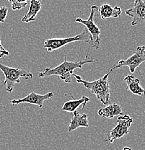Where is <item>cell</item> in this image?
<instances>
[{"label": "cell", "instance_id": "cell-19", "mask_svg": "<svg viewBox=\"0 0 145 150\" xmlns=\"http://www.w3.org/2000/svg\"><path fill=\"white\" fill-rule=\"evenodd\" d=\"M123 150H133V149H132V148L127 147V146H126V147H124V149H123Z\"/></svg>", "mask_w": 145, "mask_h": 150}, {"label": "cell", "instance_id": "cell-4", "mask_svg": "<svg viewBox=\"0 0 145 150\" xmlns=\"http://www.w3.org/2000/svg\"><path fill=\"white\" fill-rule=\"evenodd\" d=\"M96 11H98V7L95 5H93L90 8V16L87 20H83L80 18H77L75 21L81 23L86 27V29L90 34V43L93 48L98 49L100 44V30L96 25L94 22V17Z\"/></svg>", "mask_w": 145, "mask_h": 150}, {"label": "cell", "instance_id": "cell-8", "mask_svg": "<svg viewBox=\"0 0 145 150\" xmlns=\"http://www.w3.org/2000/svg\"><path fill=\"white\" fill-rule=\"evenodd\" d=\"M126 15L132 18L131 25L132 26L141 24L145 22V1L142 0H135L134 6L127 9Z\"/></svg>", "mask_w": 145, "mask_h": 150}, {"label": "cell", "instance_id": "cell-1", "mask_svg": "<svg viewBox=\"0 0 145 150\" xmlns=\"http://www.w3.org/2000/svg\"><path fill=\"white\" fill-rule=\"evenodd\" d=\"M95 62L93 58H89L88 54H87L85 60L78 61V62H69L67 61V54H65L64 62L61 64L54 68L47 67L45 69L44 71L39 72L38 75L40 77L43 78L50 76H59L62 81L65 83L69 84L71 82V75L74 74V71L77 69H82V66L85 64L93 63Z\"/></svg>", "mask_w": 145, "mask_h": 150}, {"label": "cell", "instance_id": "cell-17", "mask_svg": "<svg viewBox=\"0 0 145 150\" xmlns=\"http://www.w3.org/2000/svg\"><path fill=\"white\" fill-rule=\"evenodd\" d=\"M8 14V9L5 6H2L0 7V23H5L6 18Z\"/></svg>", "mask_w": 145, "mask_h": 150}, {"label": "cell", "instance_id": "cell-16", "mask_svg": "<svg viewBox=\"0 0 145 150\" xmlns=\"http://www.w3.org/2000/svg\"><path fill=\"white\" fill-rule=\"evenodd\" d=\"M10 2L12 3V9L13 10H20V9L25 8L28 4V2L25 1H12L10 0Z\"/></svg>", "mask_w": 145, "mask_h": 150}, {"label": "cell", "instance_id": "cell-7", "mask_svg": "<svg viewBox=\"0 0 145 150\" xmlns=\"http://www.w3.org/2000/svg\"><path fill=\"white\" fill-rule=\"evenodd\" d=\"M143 62H145V46H138L134 54L126 60H121L117 64L114 65L110 70L121 68L123 67H128L132 74L135 72V70Z\"/></svg>", "mask_w": 145, "mask_h": 150}, {"label": "cell", "instance_id": "cell-13", "mask_svg": "<svg viewBox=\"0 0 145 150\" xmlns=\"http://www.w3.org/2000/svg\"><path fill=\"white\" fill-rule=\"evenodd\" d=\"M98 115L103 118H113L116 115H122V108L117 103H110L105 108H100L98 112Z\"/></svg>", "mask_w": 145, "mask_h": 150}, {"label": "cell", "instance_id": "cell-12", "mask_svg": "<svg viewBox=\"0 0 145 150\" xmlns=\"http://www.w3.org/2000/svg\"><path fill=\"white\" fill-rule=\"evenodd\" d=\"M79 127H89L87 116L85 113L80 114L77 111H74L73 112L72 118H71L69 126L68 131L71 132Z\"/></svg>", "mask_w": 145, "mask_h": 150}, {"label": "cell", "instance_id": "cell-9", "mask_svg": "<svg viewBox=\"0 0 145 150\" xmlns=\"http://www.w3.org/2000/svg\"><path fill=\"white\" fill-rule=\"evenodd\" d=\"M54 97V93L52 92H50L45 95H39V94L35 93V92H32L27 96L24 97L23 98L18 100H13L11 101L12 105H18L21 103H27L30 104H33L38 105L40 108H42L43 105V103L46 100H49Z\"/></svg>", "mask_w": 145, "mask_h": 150}, {"label": "cell", "instance_id": "cell-10", "mask_svg": "<svg viewBox=\"0 0 145 150\" xmlns=\"http://www.w3.org/2000/svg\"><path fill=\"white\" fill-rule=\"evenodd\" d=\"M124 81L127 84V90L134 95L139 96H144L145 90L140 84L139 79L134 77L133 75H127L124 79Z\"/></svg>", "mask_w": 145, "mask_h": 150}, {"label": "cell", "instance_id": "cell-15", "mask_svg": "<svg viewBox=\"0 0 145 150\" xmlns=\"http://www.w3.org/2000/svg\"><path fill=\"white\" fill-rule=\"evenodd\" d=\"M90 100V98L87 96H82V98L78 100H72L67 101V102L64 103L63 106L62 108V110L63 111L74 112L76 111V109L79 107L80 105H83L82 106V110L85 108V106L87 102Z\"/></svg>", "mask_w": 145, "mask_h": 150}, {"label": "cell", "instance_id": "cell-3", "mask_svg": "<svg viewBox=\"0 0 145 150\" xmlns=\"http://www.w3.org/2000/svg\"><path fill=\"white\" fill-rule=\"evenodd\" d=\"M0 70L4 75V84L6 87V91L7 93H12L15 84H19L20 79L23 77L25 79L32 78L33 74L30 71L25 69H20L18 68L7 67L0 63Z\"/></svg>", "mask_w": 145, "mask_h": 150}, {"label": "cell", "instance_id": "cell-2", "mask_svg": "<svg viewBox=\"0 0 145 150\" xmlns=\"http://www.w3.org/2000/svg\"><path fill=\"white\" fill-rule=\"evenodd\" d=\"M111 72L112 71L110 70V71L103 77L93 82L84 80L77 74H73V76L77 79V83L83 84L84 87L90 90L92 94H94L104 105L107 106L110 102V83L108 81V76Z\"/></svg>", "mask_w": 145, "mask_h": 150}, {"label": "cell", "instance_id": "cell-6", "mask_svg": "<svg viewBox=\"0 0 145 150\" xmlns=\"http://www.w3.org/2000/svg\"><path fill=\"white\" fill-rule=\"evenodd\" d=\"M117 121H118V124L116 125V127L113 128L110 131L108 137L104 139L103 142H108L112 144L115 140L121 139V137L129 134L131 125L133 123V118L129 115L122 114L118 117Z\"/></svg>", "mask_w": 145, "mask_h": 150}, {"label": "cell", "instance_id": "cell-5", "mask_svg": "<svg viewBox=\"0 0 145 150\" xmlns=\"http://www.w3.org/2000/svg\"><path fill=\"white\" fill-rule=\"evenodd\" d=\"M77 41H83L85 43H90V34L87 29H85L83 32L79 33V35H75L74 37L46 39L43 43V48H46L48 52H51V51L62 48L65 45Z\"/></svg>", "mask_w": 145, "mask_h": 150}, {"label": "cell", "instance_id": "cell-11", "mask_svg": "<svg viewBox=\"0 0 145 150\" xmlns=\"http://www.w3.org/2000/svg\"><path fill=\"white\" fill-rule=\"evenodd\" d=\"M98 12L100 15L101 19L118 18L121 15V9L118 6L112 7L108 3H105L98 8Z\"/></svg>", "mask_w": 145, "mask_h": 150}, {"label": "cell", "instance_id": "cell-18", "mask_svg": "<svg viewBox=\"0 0 145 150\" xmlns=\"http://www.w3.org/2000/svg\"><path fill=\"white\" fill-rule=\"evenodd\" d=\"M10 53L3 47L1 43V40H0V58L2 57L3 56H9Z\"/></svg>", "mask_w": 145, "mask_h": 150}, {"label": "cell", "instance_id": "cell-14", "mask_svg": "<svg viewBox=\"0 0 145 150\" xmlns=\"http://www.w3.org/2000/svg\"><path fill=\"white\" fill-rule=\"evenodd\" d=\"M41 7L42 4L40 1L31 0L28 12L23 17V18L21 19V21L26 23H28L30 22L35 21L37 15L40 12V9H41Z\"/></svg>", "mask_w": 145, "mask_h": 150}]
</instances>
